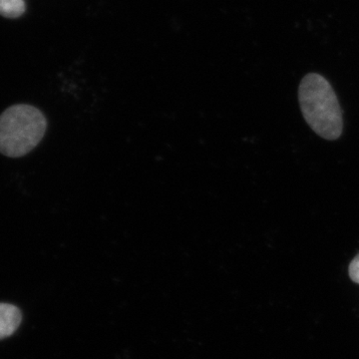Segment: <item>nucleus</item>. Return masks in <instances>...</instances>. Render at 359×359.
Listing matches in <instances>:
<instances>
[{
	"instance_id": "obj_1",
	"label": "nucleus",
	"mask_w": 359,
	"mask_h": 359,
	"mask_svg": "<svg viewBox=\"0 0 359 359\" xmlns=\"http://www.w3.org/2000/svg\"><path fill=\"white\" fill-rule=\"evenodd\" d=\"M299 100L309 127L327 140H337L342 133V114L337 97L330 82L318 73L302 80Z\"/></svg>"
},
{
	"instance_id": "obj_2",
	"label": "nucleus",
	"mask_w": 359,
	"mask_h": 359,
	"mask_svg": "<svg viewBox=\"0 0 359 359\" xmlns=\"http://www.w3.org/2000/svg\"><path fill=\"white\" fill-rule=\"evenodd\" d=\"M46 118L33 106L18 104L0 115V153L22 157L39 145L46 132Z\"/></svg>"
},
{
	"instance_id": "obj_3",
	"label": "nucleus",
	"mask_w": 359,
	"mask_h": 359,
	"mask_svg": "<svg viewBox=\"0 0 359 359\" xmlns=\"http://www.w3.org/2000/svg\"><path fill=\"white\" fill-rule=\"evenodd\" d=\"M22 316L20 309L9 304H0V340L11 337L20 327Z\"/></svg>"
},
{
	"instance_id": "obj_4",
	"label": "nucleus",
	"mask_w": 359,
	"mask_h": 359,
	"mask_svg": "<svg viewBox=\"0 0 359 359\" xmlns=\"http://www.w3.org/2000/svg\"><path fill=\"white\" fill-rule=\"evenodd\" d=\"M26 4L25 0H0V15L4 18H20L25 14Z\"/></svg>"
},
{
	"instance_id": "obj_5",
	"label": "nucleus",
	"mask_w": 359,
	"mask_h": 359,
	"mask_svg": "<svg viewBox=\"0 0 359 359\" xmlns=\"http://www.w3.org/2000/svg\"><path fill=\"white\" fill-rule=\"evenodd\" d=\"M349 276L354 283H359V254L349 264Z\"/></svg>"
}]
</instances>
